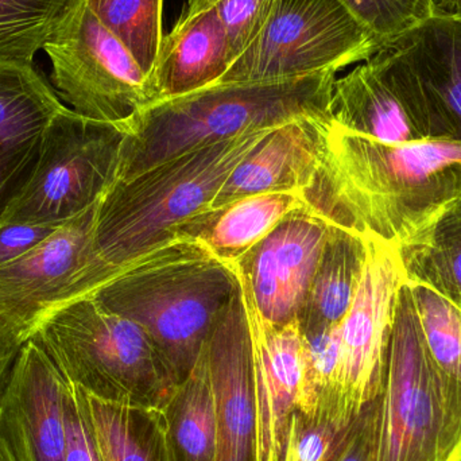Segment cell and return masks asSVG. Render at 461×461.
<instances>
[{
  "instance_id": "25",
  "label": "cell",
  "mask_w": 461,
  "mask_h": 461,
  "mask_svg": "<svg viewBox=\"0 0 461 461\" xmlns=\"http://www.w3.org/2000/svg\"><path fill=\"white\" fill-rule=\"evenodd\" d=\"M395 247L406 282L435 290L461 311V202Z\"/></svg>"
},
{
  "instance_id": "3",
  "label": "cell",
  "mask_w": 461,
  "mask_h": 461,
  "mask_svg": "<svg viewBox=\"0 0 461 461\" xmlns=\"http://www.w3.org/2000/svg\"><path fill=\"white\" fill-rule=\"evenodd\" d=\"M271 130L202 146L116 180L97 207L94 254L81 297L210 207L230 173Z\"/></svg>"
},
{
  "instance_id": "23",
  "label": "cell",
  "mask_w": 461,
  "mask_h": 461,
  "mask_svg": "<svg viewBox=\"0 0 461 461\" xmlns=\"http://www.w3.org/2000/svg\"><path fill=\"white\" fill-rule=\"evenodd\" d=\"M73 389L100 461H173L162 409L107 402Z\"/></svg>"
},
{
  "instance_id": "15",
  "label": "cell",
  "mask_w": 461,
  "mask_h": 461,
  "mask_svg": "<svg viewBox=\"0 0 461 461\" xmlns=\"http://www.w3.org/2000/svg\"><path fill=\"white\" fill-rule=\"evenodd\" d=\"M239 284L251 343L257 461H282L303 387V333L298 320L285 325L267 321L249 287L240 278Z\"/></svg>"
},
{
  "instance_id": "2",
  "label": "cell",
  "mask_w": 461,
  "mask_h": 461,
  "mask_svg": "<svg viewBox=\"0 0 461 461\" xmlns=\"http://www.w3.org/2000/svg\"><path fill=\"white\" fill-rule=\"evenodd\" d=\"M239 286L232 263L194 239L173 236L127 263L89 297L148 333L177 386L194 370Z\"/></svg>"
},
{
  "instance_id": "10",
  "label": "cell",
  "mask_w": 461,
  "mask_h": 461,
  "mask_svg": "<svg viewBox=\"0 0 461 461\" xmlns=\"http://www.w3.org/2000/svg\"><path fill=\"white\" fill-rule=\"evenodd\" d=\"M403 282L397 247L367 235L362 279L348 313L339 324L336 405L341 427L351 424L384 392Z\"/></svg>"
},
{
  "instance_id": "6",
  "label": "cell",
  "mask_w": 461,
  "mask_h": 461,
  "mask_svg": "<svg viewBox=\"0 0 461 461\" xmlns=\"http://www.w3.org/2000/svg\"><path fill=\"white\" fill-rule=\"evenodd\" d=\"M461 443V384L430 357L406 282L395 309L376 461H449Z\"/></svg>"
},
{
  "instance_id": "38",
  "label": "cell",
  "mask_w": 461,
  "mask_h": 461,
  "mask_svg": "<svg viewBox=\"0 0 461 461\" xmlns=\"http://www.w3.org/2000/svg\"><path fill=\"white\" fill-rule=\"evenodd\" d=\"M449 461H461V443L460 446L457 447L456 451H455V454L452 455L451 460Z\"/></svg>"
},
{
  "instance_id": "8",
  "label": "cell",
  "mask_w": 461,
  "mask_h": 461,
  "mask_svg": "<svg viewBox=\"0 0 461 461\" xmlns=\"http://www.w3.org/2000/svg\"><path fill=\"white\" fill-rule=\"evenodd\" d=\"M341 0H276L254 42L219 83L293 80L367 61L381 50Z\"/></svg>"
},
{
  "instance_id": "33",
  "label": "cell",
  "mask_w": 461,
  "mask_h": 461,
  "mask_svg": "<svg viewBox=\"0 0 461 461\" xmlns=\"http://www.w3.org/2000/svg\"><path fill=\"white\" fill-rule=\"evenodd\" d=\"M62 224L0 223V267L14 262L42 243Z\"/></svg>"
},
{
  "instance_id": "26",
  "label": "cell",
  "mask_w": 461,
  "mask_h": 461,
  "mask_svg": "<svg viewBox=\"0 0 461 461\" xmlns=\"http://www.w3.org/2000/svg\"><path fill=\"white\" fill-rule=\"evenodd\" d=\"M150 78L164 41V0H86Z\"/></svg>"
},
{
  "instance_id": "13",
  "label": "cell",
  "mask_w": 461,
  "mask_h": 461,
  "mask_svg": "<svg viewBox=\"0 0 461 461\" xmlns=\"http://www.w3.org/2000/svg\"><path fill=\"white\" fill-rule=\"evenodd\" d=\"M69 392L40 343L26 341L0 394V460H67Z\"/></svg>"
},
{
  "instance_id": "36",
  "label": "cell",
  "mask_w": 461,
  "mask_h": 461,
  "mask_svg": "<svg viewBox=\"0 0 461 461\" xmlns=\"http://www.w3.org/2000/svg\"><path fill=\"white\" fill-rule=\"evenodd\" d=\"M212 0H188L185 8H184L183 15H191V14L199 13L210 7Z\"/></svg>"
},
{
  "instance_id": "20",
  "label": "cell",
  "mask_w": 461,
  "mask_h": 461,
  "mask_svg": "<svg viewBox=\"0 0 461 461\" xmlns=\"http://www.w3.org/2000/svg\"><path fill=\"white\" fill-rule=\"evenodd\" d=\"M389 46L416 76L447 138L461 140V15L438 10Z\"/></svg>"
},
{
  "instance_id": "31",
  "label": "cell",
  "mask_w": 461,
  "mask_h": 461,
  "mask_svg": "<svg viewBox=\"0 0 461 461\" xmlns=\"http://www.w3.org/2000/svg\"><path fill=\"white\" fill-rule=\"evenodd\" d=\"M276 0H212L235 59L254 42L273 13Z\"/></svg>"
},
{
  "instance_id": "4",
  "label": "cell",
  "mask_w": 461,
  "mask_h": 461,
  "mask_svg": "<svg viewBox=\"0 0 461 461\" xmlns=\"http://www.w3.org/2000/svg\"><path fill=\"white\" fill-rule=\"evenodd\" d=\"M336 73L260 83H218L159 100L126 122L118 180L202 146L303 118H330Z\"/></svg>"
},
{
  "instance_id": "37",
  "label": "cell",
  "mask_w": 461,
  "mask_h": 461,
  "mask_svg": "<svg viewBox=\"0 0 461 461\" xmlns=\"http://www.w3.org/2000/svg\"><path fill=\"white\" fill-rule=\"evenodd\" d=\"M438 11L457 14L461 10V0H436Z\"/></svg>"
},
{
  "instance_id": "35",
  "label": "cell",
  "mask_w": 461,
  "mask_h": 461,
  "mask_svg": "<svg viewBox=\"0 0 461 461\" xmlns=\"http://www.w3.org/2000/svg\"><path fill=\"white\" fill-rule=\"evenodd\" d=\"M21 349V346L0 333V394L10 378L11 370Z\"/></svg>"
},
{
  "instance_id": "9",
  "label": "cell",
  "mask_w": 461,
  "mask_h": 461,
  "mask_svg": "<svg viewBox=\"0 0 461 461\" xmlns=\"http://www.w3.org/2000/svg\"><path fill=\"white\" fill-rule=\"evenodd\" d=\"M43 50L54 86L78 115L124 123L154 102L150 78L86 0H73Z\"/></svg>"
},
{
  "instance_id": "18",
  "label": "cell",
  "mask_w": 461,
  "mask_h": 461,
  "mask_svg": "<svg viewBox=\"0 0 461 461\" xmlns=\"http://www.w3.org/2000/svg\"><path fill=\"white\" fill-rule=\"evenodd\" d=\"M332 119L303 118L271 130L238 165L211 210L267 192H303L321 165Z\"/></svg>"
},
{
  "instance_id": "32",
  "label": "cell",
  "mask_w": 461,
  "mask_h": 461,
  "mask_svg": "<svg viewBox=\"0 0 461 461\" xmlns=\"http://www.w3.org/2000/svg\"><path fill=\"white\" fill-rule=\"evenodd\" d=\"M381 397L366 405L346 428L330 461H376Z\"/></svg>"
},
{
  "instance_id": "14",
  "label": "cell",
  "mask_w": 461,
  "mask_h": 461,
  "mask_svg": "<svg viewBox=\"0 0 461 461\" xmlns=\"http://www.w3.org/2000/svg\"><path fill=\"white\" fill-rule=\"evenodd\" d=\"M332 223L308 204L285 216L233 262L258 311L271 324L298 319Z\"/></svg>"
},
{
  "instance_id": "30",
  "label": "cell",
  "mask_w": 461,
  "mask_h": 461,
  "mask_svg": "<svg viewBox=\"0 0 461 461\" xmlns=\"http://www.w3.org/2000/svg\"><path fill=\"white\" fill-rule=\"evenodd\" d=\"M346 428L295 411L282 461H330Z\"/></svg>"
},
{
  "instance_id": "27",
  "label": "cell",
  "mask_w": 461,
  "mask_h": 461,
  "mask_svg": "<svg viewBox=\"0 0 461 461\" xmlns=\"http://www.w3.org/2000/svg\"><path fill=\"white\" fill-rule=\"evenodd\" d=\"M73 0H0V59L32 62Z\"/></svg>"
},
{
  "instance_id": "17",
  "label": "cell",
  "mask_w": 461,
  "mask_h": 461,
  "mask_svg": "<svg viewBox=\"0 0 461 461\" xmlns=\"http://www.w3.org/2000/svg\"><path fill=\"white\" fill-rule=\"evenodd\" d=\"M64 107L34 62L0 59V218L32 177L46 129Z\"/></svg>"
},
{
  "instance_id": "21",
  "label": "cell",
  "mask_w": 461,
  "mask_h": 461,
  "mask_svg": "<svg viewBox=\"0 0 461 461\" xmlns=\"http://www.w3.org/2000/svg\"><path fill=\"white\" fill-rule=\"evenodd\" d=\"M300 192H267L236 200L221 208H205L178 226L173 236L204 244L227 263H233L262 240L285 216L305 205Z\"/></svg>"
},
{
  "instance_id": "39",
  "label": "cell",
  "mask_w": 461,
  "mask_h": 461,
  "mask_svg": "<svg viewBox=\"0 0 461 461\" xmlns=\"http://www.w3.org/2000/svg\"><path fill=\"white\" fill-rule=\"evenodd\" d=\"M457 14H459V15H461V10H460V11H459V13H457Z\"/></svg>"
},
{
  "instance_id": "29",
  "label": "cell",
  "mask_w": 461,
  "mask_h": 461,
  "mask_svg": "<svg viewBox=\"0 0 461 461\" xmlns=\"http://www.w3.org/2000/svg\"><path fill=\"white\" fill-rule=\"evenodd\" d=\"M382 49L438 11L436 0H341Z\"/></svg>"
},
{
  "instance_id": "19",
  "label": "cell",
  "mask_w": 461,
  "mask_h": 461,
  "mask_svg": "<svg viewBox=\"0 0 461 461\" xmlns=\"http://www.w3.org/2000/svg\"><path fill=\"white\" fill-rule=\"evenodd\" d=\"M233 61L235 56L215 7L191 15L181 14L172 32L165 35L150 75L153 103L218 84Z\"/></svg>"
},
{
  "instance_id": "1",
  "label": "cell",
  "mask_w": 461,
  "mask_h": 461,
  "mask_svg": "<svg viewBox=\"0 0 461 461\" xmlns=\"http://www.w3.org/2000/svg\"><path fill=\"white\" fill-rule=\"evenodd\" d=\"M303 199L336 226L398 246L461 202V140L393 145L332 122Z\"/></svg>"
},
{
  "instance_id": "12",
  "label": "cell",
  "mask_w": 461,
  "mask_h": 461,
  "mask_svg": "<svg viewBox=\"0 0 461 461\" xmlns=\"http://www.w3.org/2000/svg\"><path fill=\"white\" fill-rule=\"evenodd\" d=\"M330 118L347 131L393 145L448 140L416 76L392 46L336 78Z\"/></svg>"
},
{
  "instance_id": "34",
  "label": "cell",
  "mask_w": 461,
  "mask_h": 461,
  "mask_svg": "<svg viewBox=\"0 0 461 461\" xmlns=\"http://www.w3.org/2000/svg\"><path fill=\"white\" fill-rule=\"evenodd\" d=\"M100 461L86 414L70 384L67 401V460Z\"/></svg>"
},
{
  "instance_id": "7",
  "label": "cell",
  "mask_w": 461,
  "mask_h": 461,
  "mask_svg": "<svg viewBox=\"0 0 461 461\" xmlns=\"http://www.w3.org/2000/svg\"><path fill=\"white\" fill-rule=\"evenodd\" d=\"M127 124L64 107L46 129L32 177L0 223L62 224L97 204L118 180Z\"/></svg>"
},
{
  "instance_id": "24",
  "label": "cell",
  "mask_w": 461,
  "mask_h": 461,
  "mask_svg": "<svg viewBox=\"0 0 461 461\" xmlns=\"http://www.w3.org/2000/svg\"><path fill=\"white\" fill-rule=\"evenodd\" d=\"M162 413L173 461H215L218 409L207 344L191 374L173 389Z\"/></svg>"
},
{
  "instance_id": "22",
  "label": "cell",
  "mask_w": 461,
  "mask_h": 461,
  "mask_svg": "<svg viewBox=\"0 0 461 461\" xmlns=\"http://www.w3.org/2000/svg\"><path fill=\"white\" fill-rule=\"evenodd\" d=\"M367 259V235L330 226L321 259L298 314L303 336L332 330L351 308Z\"/></svg>"
},
{
  "instance_id": "5",
  "label": "cell",
  "mask_w": 461,
  "mask_h": 461,
  "mask_svg": "<svg viewBox=\"0 0 461 461\" xmlns=\"http://www.w3.org/2000/svg\"><path fill=\"white\" fill-rule=\"evenodd\" d=\"M32 338L70 384L99 400L162 409L176 387L148 333L89 295L49 312Z\"/></svg>"
},
{
  "instance_id": "11",
  "label": "cell",
  "mask_w": 461,
  "mask_h": 461,
  "mask_svg": "<svg viewBox=\"0 0 461 461\" xmlns=\"http://www.w3.org/2000/svg\"><path fill=\"white\" fill-rule=\"evenodd\" d=\"M99 203L0 267V333L18 346L32 338L49 312L81 297Z\"/></svg>"
},
{
  "instance_id": "28",
  "label": "cell",
  "mask_w": 461,
  "mask_h": 461,
  "mask_svg": "<svg viewBox=\"0 0 461 461\" xmlns=\"http://www.w3.org/2000/svg\"><path fill=\"white\" fill-rule=\"evenodd\" d=\"M406 282V281H405ZM430 357L436 367L461 384V311L424 285L406 282Z\"/></svg>"
},
{
  "instance_id": "16",
  "label": "cell",
  "mask_w": 461,
  "mask_h": 461,
  "mask_svg": "<svg viewBox=\"0 0 461 461\" xmlns=\"http://www.w3.org/2000/svg\"><path fill=\"white\" fill-rule=\"evenodd\" d=\"M207 354L218 409L215 461H257L251 343L240 286L213 327Z\"/></svg>"
},
{
  "instance_id": "40",
  "label": "cell",
  "mask_w": 461,
  "mask_h": 461,
  "mask_svg": "<svg viewBox=\"0 0 461 461\" xmlns=\"http://www.w3.org/2000/svg\"><path fill=\"white\" fill-rule=\"evenodd\" d=\"M0 461H2V460H0Z\"/></svg>"
}]
</instances>
